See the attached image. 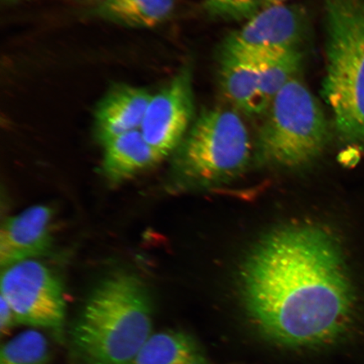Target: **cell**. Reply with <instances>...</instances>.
Segmentation results:
<instances>
[{"label": "cell", "mask_w": 364, "mask_h": 364, "mask_svg": "<svg viewBox=\"0 0 364 364\" xmlns=\"http://www.w3.org/2000/svg\"><path fill=\"white\" fill-rule=\"evenodd\" d=\"M245 315L276 347L313 351L364 344V314L343 247L324 227L291 225L270 232L240 274Z\"/></svg>", "instance_id": "obj_1"}, {"label": "cell", "mask_w": 364, "mask_h": 364, "mask_svg": "<svg viewBox=\"0 0 364 364\" xmlns=\"http://www.w3.org/2000/svg\"><path fill=\"white\" fill-rule=\"evenodd\" d=\"M103 145V172L113 183L133 178L163 161L140 130L114 136Z\"/></svg>", "instance_id": "obj_11"}, {"label": "cell", "mask_w": 364, "mask_h": 364, "mask_svg": "<svg viewBox=\"0 0 364 364\" xmlns=\"http://www.w3.org/2000/svg\"><path fill=\"white\" fill-rule=\"evenodd\" d=\"M302 61V51L275 54L254 61L258 70L262 97L268 107L284 86L297 76Z\"/></svg>", "instance_id": "obj_15"}, {"label": "cell", "mask_w": 364, "mask_h": 364, "mask_svg": "<svg viewBox=\"0 0 364 364\" xmlns=\"http://www.w3.org/2000/svg\"><path fill=\"white\" fill-rule=\"evenodd\" d=\"M51 351L46 336L39 331L27 330L4 343L0 364H50Z\"/></svg>", "instance_id": "obj_16"}, {"label": "cell", "mask_w": 364, "mask_h": 364, "mask_svg": "<svg viewBox=\"0 0 364 364\" xmlns=\"http://www.w3.org/2000/svg\"><path fill=\"white\" fill-rule=\"evenodd\" d=\"M53 211L48 205H35L4 222L0 232V265L36 259L53 245Z\"/></svg>", "instance_id": "obj_9"}, {"label": "cell", "mask_w": 364, "mask_h": 364, "mask_svg": "<svg viewBox=\"0 0 364 364\" xmlns=\"http://www.w3.org/2000/svg\"><path fill=\"white\" fill-rule=\"evenodd\" d=\"M175 0H104L92 14L103 21L133 28H152L169 18Z\"/></svg>", "instance_id": "obj_14"}, {"label": "cell", "mask_w": 364, "mask_h": 364, "mask_svg": "<svg viewBox=\"0 0 364 364\" xmlns=\"http://www.w3.org/2000/svg\"><path fill=\"white\" fill-rule=\"evenodd\" d=\"M74 1L80 4H90V6H92L94 7L97 6V4L104 1V0H74Z\"/></svg>", "instance_id": "obj_20"}, {"label": "cell", "mask_w": 364, "mask_h": 364, "mask_svg": "<svg viewBox=\"0 0 364 364\" xmlns=\"http://www.w3.org/2000/svg\"><path fill=\"white\" fill-rule=\"evenodd\" d=\"M153 333L147 287L134 273L116 271L90 294L70 338L80 364H132Z\"/></svg>", "instance_id": "obj_2"}, {"label": "cell", "mask_w": 364, "mask_h": 364, "mask_svg": "<svg viewBox=\"0 0 364 364\" xmlns=\"http://www.w3.org/2000/svg\"><path fill=\"white\" fill-rule=\"evenodd\" d=\"M247 127L237 112L205 110L181 144L182 174L200 188H215L247 170L252 156Z\"/></svg>", "instance_id": "obj_5"}, {"label": "cell", "mask_w": 364, "mask_h": 364, "mask_svg": "<svg viewBox=\"0 0 364 364\" xmlns=\"http://www.w3.org/2000/svg\"><path fill=\"white\" fill-rule=\"evenodd\" d=\"M265 7V0H205L209 16L228 21L250 20Z\"/></svg>", "instance_id": "obj_17"}, {"label": "cell", "mask_w": 364, "mask_h": 364, "mask_svg": "<svg viewBox=\"0 0 364 364\" xmlns=\"http://www.w3.org/2000/svg\"><path fill=\"white\" fill-rule=\"evenodd\" d=\"M220 75L223 92L236 108L248 115L267 112L256 63L223 50Z\"/></svg>", "instance_id": "obj_12"}, {"label": "cell", "mask_w": 364, "mask_h": 364, "mask_svg": "<svg viewBox=\"0 0 364 364\" xmlns=\"http://www.w3.org/2000/svg\"><path fill=\"white\" fill-rule=\"evenodd\" d=\"M1 298L11 306L17 323L47 330L65 340L66 302L60 279L38 259L2 268Z\"/></svg>", "instance_id": "obj_6"}, {"label": "cell", "mask_w": 364, "mask_h": 364, "mask_svg": "<svg viewBox=\"0 0 364 364\" xmlns=\"http://www.w3.org/2000/svg\"><path fill=\"white\" fill-rule=\"evenodd\" d=\"M307 30L306 14L301 7L285 4L268 6L230 35L223 50L253 62L275 54L301 51Z\"/></svg>", "instance_id": "obj_7"}, {"label": "cell", "mask_w": 364, "mask_h": 364, "mask_svg": "<svg viewBox=\"0 0 364 364\" xmlns=\"http://www.w3.org/2000/svg\"><path fill=\"white\" fill-rule=\"evenodd\" d=\"M3 1L6 2V3H15V2L23 1V0H3Z\"/></svg>", "instance_id": "obj_21"}, {"label": "cell", "mask_w": 364, "mask_h": 364, "mask_svg": "<svg viewBox=\"0 0 364 364\" xmlns=\"http://www.w3.org/2000/svg\"><path fill=\"white\" fill-rule=\"evenodd\" d=\"M328 136L320 102L296 76L267 109L258 136V156L267 165L298 169L321 156Z\"/></svg>", "instance_id": "obj_4"}, {"label": "cell", "mask_w": 364, "mask_h": 364, "mask_svg": "<svg viewBox=\"0 0 364 364\" xmlns=\"http://www.w3.org/2000/svg\"><path fill=\"white\" fill-rule=\"evenodd\" d=\"M322 95L341 140L364 149V0H323Z\"/></svg>", "instance_id": "obj_3"}, {"label": "cell", "mask_w": 364, "mask_h": 364, "mask_svg": "<svg viewBox=\"0 0 364 364\" xmlns=\"http://www.w3.org/2000/svg\"><path fill=\"white\" fill-rule=\"evenodd\" d=\"M193 110L192 74L185 68L152 95L140 127L145 140L163 159L183 141Z\"/></svg>", "instance_id": "obj_8"}, {"label": "cell", "mask_w": 364, "mask_h": 364, "mask_svg": "<svg viewBox=\"0 0 364 364\" xmlns=\"http://www.w3.org/2000/svg\"><path fill=\"white\" fill-rule=\"evenodd\" d=\"M17 321L11 308L6 300H0V331L2 335H7L16 324Z\"/></svg>", "instance_id": "obj_18"}, {"label": "cell", "mask_w": 364, "mask_h": 364, "mask_svg": "<svg viewBox=\"0 0 364 364\" xmlns=\"http://www.w3.org/2000/svg\"><path fill=\"white\" fill-rule=\"evenodd\" d=\"M286 1L287 0H265V7L281 6V4H284Z\"/></svg>", "instance_id": "obj_19"}, {"label": "cell", "mask_w": 364, "mask_h": 364, "mask_svg": "<svg viewBox=\"0 0 364 364\" xmlns=\"http://www.w3.org/2000/svg\"><path fill=\"white\" fill-rule=\"evenodd\" d=\"M132 364H215L193 336L181 331L153 333Z\"/></svg>", "instance_id": "obj_13"}, {"label": "cell", "mask_w": 364, "mask_h": 364, "mask_svg": "<svg viewBox=\"0 0 364 364\" xmlns=\"http://www.w3.org/2000/svg\"><path fill=\"white\" fill-rule=\"evenodd\" d=\"M152 94L135 86L120 85L109 90L95 112V126L102 144L117 135L140 130Z\"/></svg>", "instance_id": "obj_10"}]
</instances>
